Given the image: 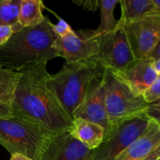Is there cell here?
<instances>
[{
    "label": "cell",
    "mask_w": 160,
    "mask_h": 160,
    "mask_svg": "<svg viewBox=\"0 0 160 160\" xmlns=\"http://www.w3.org/2000/svg\"><path fill=\"white\" fill-rule=\"evenodd\" d=\"M47 63L31 65L20 72L11 106L14 115L36 123L51 134L70 131L73 119L48 85L50 73Z\"/></svg>",
    "instance_id": "cell-1"
},
{
    "label": "cell",
    "mask_w": 160,
    "mask_h": 160,
    "mask_svg": "<svg viewBox=\"0 0 160 160\" xmlns=\"http://www.w3.org/2000/svg\"><path fill=\"white\" fill-rule=\"evenodd\" d=\"M57 38L52 22L45 17L40 24L23 28L0 46V65L20 72L31 65L48 62L57 57Z\"/></svg>",
    "instance_id": "cell-2"
},
{
    "label": "cell",
    "mask_w": 160,
    "mask_h": 160,
    "mask_svg": "<svg viewBox=\"0 0 160 160\" xmlns=\"http://www.w3.org/2000/svg\"><path fill=\"white\" fill-rule=\"evenodd\" d=\"M106 68L95 59L76 63H65L54 75H49L48 84L62 107L73 119L81 105L88 86L95 78L102 76Z\"/></svg>",
    "instance_id": "cell-3"
},
{
    "label": "cell",
    "mask_w": 160,
    "mask_h": 160,
    "mask_svg": "<svg viewBox=\"0 0 160 160\" xmlns=\"http://www.w3.org/2000/svg\"><path fill=\"white\" fill-rule=\"evenodd\" d=\"M52 135L18 116L0 117V145L11 155L21 154L32 160H42Z\"/></svg>",
    "instance_id": "cell-4"
},
{
    "label": "cell",
    "mask_w": 160,
    "mask_h": 160,
    "mask_svg": "<svg viewBox=\"0 0 160 160\" xmlns=\"http://www.w3.org/2000/svg\"><path fill=\"white\" fill-rule=\"evenodd\" d=\"M103 81L106 115L111 131L128 120L146 114L149 104L142 95L133 92L118 73L106 69Z\"/></svg>",
    "instance_id": "cell-5"
},
{
    "label": "cell",
    "mask_w": 160,
    "mask_h": 160,
    "mask_svg": "<svg viewBox=\"0 0 160 160\" xmlns=\"http://www.w3.org/2000/svg\"><path fill=\"white\" fill-rule=\"evenodd\" d=\"M150 120L151 119L145 114L120 124L104 137L96 148L92 150L88 160H116L144 134Z\"/></svg>",
    "instance_id": "cell-6"
},
{
    "label": "cell",
    "mask_w": 160,
    "mask_h": 160,
    "mask_svg": "<svg viewBox=\"0 0 160 160\" xmlns=\"http://www.w3.org/2000/svg\"><path fill=\"white\" fill-rule=\"evenodd\" d=\"M108 70L121 73L131 62L135 60L123 27L98 36V52L94 58Z\"/></svg>",
    "instance_id": "cell-7"
},
{
    "label": "cell",
    "mask_w": 160,
    "mask_h": 160,
    "mask_svg": "<svg viewBox=\"0 0 160 160\" xmlns=\"http://www.w3.org/2000/svg\"><path fill=\"white\" fill-rule=\"evenodd\" d=\"M135 59H145L160 42V16L151 15L123 25Z\"/></svg>",
    "instance_id": "cell-8"
},
{
    "label": "cell",
    "mask_w": 160,
    "mask_h": 160,
    "mask_svg": "<svg viewBox=\"0 0 160 160\" xmlns=\"http://www.w3.org/2000/svg\"><path fill=\"white\" fill-rule=\"evenodd\" d=\"M98 48V36L94 30L74 31L56 41L57 57L63 58L66 63L85 62L94 59Z\"/></svg>",
    "instance_id": "cell-9"
},
{
    "label": "cell",
    "mask_w": 160,
    "mask_h": 160,
    "mask_svg": "<svg viewBox=\"0 0 160 160\" xmlns=\"http://www.w3.org/2000/svg\"><path fill=\"white\" fill-rule=\"evenodd\" d=\"M103 75L92 80L88 84L82 102L73 112V120L81 118L100 125L104 128L106 137L111 130L106 115Z\"/></svg>",
    "instance_id": "cell-10"
},
{
    "label": "cell",
    "mask_w": 160,
    "mask_h": 160,
    "mask_svg": "<svg viewBox=\"0 0 160 160\" xmlns=\"http://www.w3.org/2000/svg\"><path fill=\"white\" fill-rule=\"evenodd\" d=\"M91 152L70 131H62L53 134L42 160H88Z\"/></svg>",
    "instance_id": "cell-11"
},
{
    "label": "cell",
    "mask_w": 160,
    "mask_h": 160,
    "mask_svg": "<svg viewBox=\"0 0 160 160\" xmlns=\"http://www.w3.org/2000/svg\"><path fill=\"white\" fill-rule=\"evenodd\" d=\"M153 61L154 59L152 58L135 59L128 66L123 73H118L131 90L138 95H142L143 92L160 77L154 69Z\"/></svg>",
    "instance_id": "cell-12"
},
{
    "label": "cell",
    "mask_w": 160,
    "mask_h": 160,
    "mask_svg": "<svg viewBox=\"0 0 160 160\" xmlns=\"http://www.w3.org/2000/svg\"><path fill=\"white\" fill-rule=\"evenodd\" d=\"M160 147V123L150 120L144 134L128 147L116 160H144Z\"/></svg>",
    "instance_id": "cell-13"
},
{
    "label": "cell",
    "mask_w": 160,
    "mask_h": 160,
    "mask_svg": "<svg viewBox=\"0 0 160 160\" xmlns=\"http://www.w3.org/2000/svg\"><path fill=\"white\" fill-rule=\"evenodd\" d=\"M121 17L119 26L141 20L151 15L160 16L159 0H121Z\"/></svg>",
    "instance_id": "cell-14"
},
{
    "label": "cell",
    "mask_w": 160,
    "mask_h": 160,
    "mask_svg": "<svg viewBox=\"0 0 160 160\" xmlns=\"http://www.w3.org/2000/svg\"><path fill=\"white\" fill-rule=\"evenodd\" d=\"M70 133L90 150L96 148L105 137V130L102 127L81 118L73 119Z\"/></svg>",
    "instance_id": "cell-15"
},
{
    "label": "cell",
    "mask_w": 160,
    "mask_h": 160,
    "mask_svg": "<svg viewBox=\"0 0 160 160\" xmlns=\"http://www.w3.org/2000/svg\"><path fill=\"white\" fill-rule=\"evenodd\" d=\"M45 8L41 0H21L19 13V24L22 28L34 27L44 21Z\"/></svg>",
    "instance_id": "cell-16"
},
{
    "label": "cell",
    "mask_w": 160,
    "mask_h": 160,
    "mask_svg": "<svg viewBox=\"0 0 160 160\" xmlns=\"http://www.w3.org/2000/svg\"><path fill=\"white\" fill-rule=\"evenodd\" d=\"M119 2L118 0H98V8L101 12V23L96 30H94L95 35H102L116 29L118 20L114 17L113 12Z\"/></svg>",
    "instance_id": "cell-17"
},
{
    "label": "cell",
    "mask_w": 160,
    "mask_h": 160,
    "mask_svg": "<svg viewBox=\"0 0 160 160\" xmlns=\"http://www.w3.org/2000/svg\"><path fill=\"white\" fill-rule=\"evenodd\" d=\"M20 75V72L13 71L0 65V102H1L11 106Z\"/></svg>",
    "instance_id": "cell-18"
},
{
    "label": "cell",
    "mask_w": 160,
    "mask_h": 160,
    "mask_svg": "<svg viewBox=\"0 0 160 160\" xmlns=\"http://www.w3.org/2000/svg\"><path fill=\"white\" fill-rule=\"evenodd\" d=\"M21 0H0V25L11 26L14 34L23 28L19 24Z\"/></svg>",
    "instance_id": "cell-19"
},
{
    "label": "cell",
    "mask_w": 160,
    "mask_h": 160,
    "mask_svg": "<svg viewBox=\"0 0 160 160\" xmlns=\"http://www.w3.org/2000/svg\"><path fill=\"white\" fill-rule=\"evenodd\" d=\"M144 100L148 104L156 102L160 99V77L157 78L142 94Z\"/></svg>",
    "instance_id": "cell-20"
},
{
    "label": "cell",
    "mask_w": 160,
    "mask_h": 160,
    "mask_svg": "<svg viewBox=\"0 0 160 160\" xmlns=\"http://www.w3.org/2000/svg\"><path fill=\"white\" fill-rule=\"evenodd\" d=\"M52 29L58 37H63L73 31L69 23L61 18L59 19V21L56 24H53L52 23Z\"/></svg>",
    "instance_id": "cell-21"
},
{
    "label": "cell",
    "mask_w": 160,
    "mask_h": 160,
    "mask_svg": "<svg viewBox=\"0 0 160 160\" xmlns=\"http://www.w3.org/2000/svg\"><path fill=\"white\" fill-rule=\"evenodd\" d=\"M14 34L13 28L11 26L0 25V46L6 44Z\"/></svg>",
    "instance_id": "cell-22"
},
{
    "label": "cell",
    "mask_w": 160,
    "mask_h": 160,
    "mask_svg": "<svg viewBox=\"0 0 160 160\" xmlns=\"http://www.w3.org/2000/svg\"><path fill=\"white\" fill-rule=\"evenodd\" d=\"M159 112V101L148 105V110H147L146 112V115L148 116L151 120H156V122L160 123Z\"/></svg>",
    "instance_id": "cell-23"
},
{
    "label": "cell",
    "mask_w": 160,
    "mask_h": 160,
    "mask_svg": "<svg viewBox=\"0 0 160 160\" xmlns=\"http://www.w3.org/2000/svg\"><path fill=\"white\" fill-rule=\"evenodd\" d=\"M73 3L78 6H81L86 10L96 11L98 9V1H92V0H87V1H73Z\"/></svg>",
    "instance_id": "cell-24"
},
{
    "label": "cell",
    "mask_w": 160,
    "mask_h": 160,
    "mask_svg": "<svg viewBox=\"0 0 160 160\" xmlns=\"http://www.w3.org/2000/svg\"><path fill=\"white\" fill-rule=\"evenodd\" d=\"M14 115L12 106L0 102V117H12Z\"/></svg>",
    "instance_id": "cell-25"
},
{
    "label": "cell",
    "mask_w": 160,
    "mask_h": 160,
    "mask_svg": "<svg viewBox=\"0 0 160 160\" xmlns=\"http://www.w3.org/2000/svg\"><path fill=\"white\" fill-rule=\"evenodd\" d=\"M160 159V147L156 148L148 157L145 158L144 160H158Z\"/></svg>",
    "instance_id": "cell-26"
},
{
    "label": "cell",
    "mask_w": 160,
    "mask_h": 160,
    "mask_svg": "<svg viewBox=\"0 0 160 160\" xmlns=\"http://www.w3.org/2000/svg\"><path fill=\"white\" fill-rule=\"evenodd\" d=\"M9 160H32L27 156H23L21 154H13L11 155V158Z\"/></svg>",
    "instance_id": "cell-27"
}]
</instances>
